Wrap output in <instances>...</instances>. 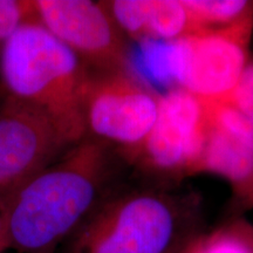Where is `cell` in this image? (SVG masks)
<instances>
[{
    "instance_id": "7",
    "label": "cell",
    "mask_w": 253,
    "mask_h": 253,
    "mask_svg": "<svg viewBox=\"0 0 253 253\" xmlns=\"http://www.w3.org/2000/svg\"><path fill=\"white\" fill-rule=\"evenodd\" d=\"M36 19L84 63L87 71L135 68L129 40L102 1L34 0Z\"/></svg>"
},
{
    "instance_id": "5",
    "label": "cell",
    "mask_w": 253,
    "mask_h": 253,
    "mask_svg": "<svg viewBox=\"0 0 253 253\" xmlns=\"http://www.w3.org/2000/svg\"><path fill=\"white\" fill-rule=\"evenodd\" d=\"M161 95L137 69L87 71L82 94L86 137L120 158L140 147L156 123Z\"/></svg>"
},
{
    "instance_id": "2",
    "label": "cell",
    "mask_w": 253,
    "mask_h": 253,
    "mask_svg": "<svg viewBox=\"0 0 253 253\" xmlns=\"http://www.w3.org/2000/svg\"><path fill=\"white\" fill-rule=\"evenodd\" d=\"M198 201L162 186H116L58 253H173L196 235Z\"/></svg>"
},
{
    "instance_id": "14",
    "label": "cell",
    "mask_w": 253,
    "mask_h": 253,
    "mask_svg": "<svg viewBox=\"0 0 253 253\" xmlns=\"http://www.w3.org/2000/svg\"><path fill=\"white\" fill-rule=\"evenodd\" d=\"M225 102L232 104L253 126V61L246 66L244 73L230 97Z\"/></svg>"
},
{
    "instance_id": "8",
    "label": "cell",
    "mask_w": 253,
    "mask_h": 253,
    "mask_svg": "<svg viewBox=\"0 0 253 253\" xmlns=\"http://www.w3.org/2000/svg\"><path fill=\"white\" fill-rule=\"evenodd\" d=\"M72 145L45 113L5 95L0 102V196L13 194Z\"/></svg>"
},
{
    "instance_id": "15",
    "label": "cell",
    "mask_w": 253,
    "mask_h": 253,
    "mask_svg": "<svg viewBox=\"0 0 253 253\" xmlns=\"http://www.w3.org/2000/svg\"><path fill=\"white\" fill-rule=\"evenodd\" d=\"M7 196H0V253L9 250L7 229Z\"/></svg>"
},
{
    "instance_id": "6",
    "label": "cell",
    "mask_w": 253,
    "mask_h": 253,
    "mask_svg": "<svg viewBox=\"0 0 253 253\" xmlns=\"http://www.w3.org/2000/svg\"><path fill=\"white\" fill-rule=\"evenodd\" d=\"M209 131V104L181 88L161 95L156 123L140 147L122 162L148 178L195 175Z\"/></svg>"
},
{
    "instance_id": "1",
    "label": "cell",
    "mask_w": 253,
    "mask_h": 253,
    "mask_svg": "<svg viewBox=\"0 0 253 253\" xmlns=\"http://www.w3.org/2000/svg\"><path fill=\"white\" fill-rule=\"evenodd\" d=\"M122 162L108 145L90 137L62 156L7 198L9 250L58 253L63 243L118 185Z\"/></svg>"
},
{
    "instance_id": "10",
    "label": "cell",
    "mask_w": 253,
    "mask_h": 253,
    "mask_svg": "<svg viewBox=\"0 0 253 253\" xmlns=\"http://www.w3.org/2000/svg\"><path fill=\"white\" fill-rule=\"evenodd\" d=\"M102 2L126 39L138 43L171 42L202 32L183 0Z\"/></svg>"
},
{
    "instance_id": "12",
    "label": "cell",
    "mask_w": 253,
    "mask_h": 253,
    "mask_svg": "<svg viewBox=\"0 0 253 253\" xmlns=\"http://www.w3.org/2000/svg\"><path fill=\"white\" fill-rule=\"evenodd\" d=\"M188 253H253V225L244 218L225 221L209 232H199Z\"/></svg>"
},
{
    "instance_id": "13",
    "label": "cell",
    "mask_w": 253,
    "mask_h": 253,
    "mask_svg": "<svg viewBox=\"0 0 253 253\" xmlns=\"http://www.w3.org/2000/svg\"><path fill=\"white\" fill-rule=\"evenodd\" d=\"M31 19H36L32 1L0 0V52L14 32Z\"/></svg>"
},
{
    "instance_id": "16",
    "label": "cell",
    "mask_w": 253,
    "mask_h": 253,
    "mask_svg": "<svg viewBox=\"0 0 253 253\" xmlns=\"http://www.w3.org/2000/svg\"><path fill=\"white\" fill-rule=\"evenodd\" d=\"M196 236H197V235H196ZM191 240H192V239H191ZM191 240H190V242H191ZM190 242H189V243H186V244H185L184 246H182V248H179L178 250H176V251L173 252V253H188Z\"/></svg>"
},
{
    "instance_id": "9",
    "label": "cell",
    "mask_w": 253,
    "mask_h": 253,
    "mask_svg": "<svg viewBox=\"0 0 253 253\" xmlns=\"http://www.w3.org/2000/svg\"><path fill=\"white\" fill-rule=\"evenodd\" d=\"M208 104V137L195 175L223 177L240 205L253 209V126L229 102Z\"/></svg>"
},
{
    "instance_id": "4",
    "label": "cell",
    "mask_w": 253,
    "mask_h": 253,
    "mask_svg": "<svg viewBox=\"0 0 253 253\" xmlns=\"http://www.w3.org/2000/svg\"><path fill=\"white\" fill-rule=\"evenodd\" d=\"M253 21L221 31H205L171 42H154L155 62L170 88L204 101H227L250 62ZM169 88V89H170Z\"/></svg>"
},
{
    "instance_id": "3",
    "label": "cell",
    "mask_w": 253,
    "mask_h": 253,
    "mask_svg": "<svg viewBox=\"0 0 253 253\" xmlns=\"http://www.w3.org/2000/svg\"><path fill=\"white\" fill-rule=\"evenodd\" d=\"M87 68L37 19L26 21L0 52L5 95L43 112L71 144L86 137L82 94Z\"/></svg>"
},
{
    "instance_id": "11",
    "label": "cell",
    "mask_w": 253,
    "mask_h": 253,
    "mask_svg": "<svg viewBox=\"0 0 253 253\" xmlns=\"http://www.w3.org/2000/svg\"><path fill=\"white\" fill-rule=\"evenodd\" d=\"M202 32L221 31L253 21V1L183 0Z\"/></svg>"
}]
</instances>
